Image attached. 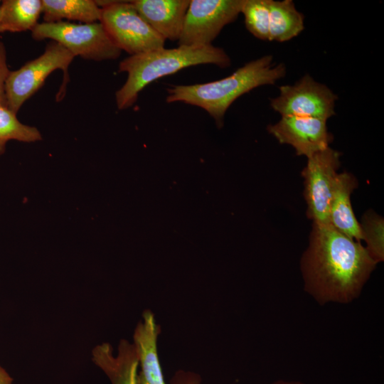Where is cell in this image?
Returning a JSON list of instances; mask_svg holds the SVG:
<instances>
[{"instance_id":"cell-18","label":"cell","mask_w":384,"mask_h":384,"mask_svg":"<svg viewBox=\"0 0 384 384\" xmlns=\"http://www.w3.org/2000/svg\"><path fill=\"white\" fill-rule=\"evenodd\" d=\"M42 139L38 128L21 123L16 113L7 107L0 106V155L4 154L6 145L11 140L32 143Z\"/></svg>"},{"instance_id":"cell-1","label":"cell","mask_w":384,"mask_h":384,"mask_svg":"<svg viewBox=\"0 0 384 384\" xmlns=\"http://www.w3.org/2000/svg\"><path fill=\"white\" fill-rule=\"evenodd\" d=\"M376 265L361 242L329 223H313L301 261L304 289L321 305L348 304L360 295Z\"/></svg>"},{"instance_id":"cell-5","label":"cell","mask_w":384,"mask_h":384,"mask_svg":"<svg viewBox=\"0 0 384 384\" xmlns=\"http://www.w3.org/2000/svg\"><path fill=\"white\" fill-rule=\"evenodd\" d=\"M31 36L37 41L51 39L64 46L75 57L80 56L87 60H114L122 52L100 22H42L31 31Z\"/></svg>"},{"instance_id":"cell-3","label":"cell","mask_w":384,"mask_h":384,"mask_svg":"<svg viewBox=\"0 0 384 384\" xmlns=\"http://www.w3.org/2000/svg\"><path fill=\"white\" fill-rule=\"evenodd\" d=\"M230 63L225 51L212 45L178 46L129 55L119 64V72L127 73V78L115 93L117 107L119 110L130 107L137 101L139 93L149 83L183 68L201 64L226 68Z\"/></svg>"},{"instance_id":"cell-20","label":"cell","mask_w":384,"mask_h":384,"mask_svg":"<svg viewBox=\"0 0 384 384\" xmlns=\"http://www.w3.org/2000/svg\"><path fill=\"white\" fill-rule=\"evenodd\" d=\"M384 221L375 213H366L360 224L362 240L370 257L378 264L384 260Z\"/></svg>"},{"instance_id":"cell-17","label":"cell","mask_w":384,"mask_h":384,"mask_svg":"<svg viewBox=\"0 0 384 384\" xmlns=\"http://www.w3.org/2000/svg\"><path fill=\"white\" fill-rule=\"evenodd\" d=\"M44 22L78 21H100L101 9L93 0H42Z\"/></svg>"},{"instance_id":"cell-12","label":"cell","mask_w":384,"mask_h":384,"mask_svg":"<svg viewBox=\"0 0 384 384\" xmlns=\"http://www.w3.org/2000/svg\"><path fill=\"white\" fill-rule=\"evenodd\" d=\"M135 9L164 39L178 41L189 0H134Z\"/></svg>"},{"instance_id":"cell-8","label":"cell","mask_w":384,"mask_h":384,"mask_svg":"<svg viewBox=\"0 0 384 384\" xmlns=\"http://www.w3.org/2000/svg\"><path fill=\"white\" fill-rule=\"evenodd\" d=\"M336 95L330 88L306 74L294 85L281 86L279 95L270 100V105L282 117L327 120L336 114Z\"/></svg>"},{"instance_id":"cell-16","label":"cell","mask_w":384,"mask_h":384,"mask_svg":"<svg viewBox=\"0 0 384 384\" xmlns=\"http://www.w3.org/2000/svg\"><path fill=\"white\" fill-rule=\"evenodd\" d=\"M0 9V33L31 31L42 14V0H4Z\"/></svg>"},{"instance_id":"cell-22","label":"cell","mask_w":384,"mask_h":384,"mask_svg":"<svg viewBox=\"0 0 384 384\" xmlns=\"http://www.w3.org/2000/svg\"><path fill=\"white\" fill-rule=\"evenodd\" d=\"M199 374L190 370H178L171 379V384H201Z\"/></svg>"},{"instance_id":"cell-21","label":"cell","mask_w":384,"mask_h":384,"mask_svg":"<svg viewBox=\"0 0 384 384\" xmlns=\"http://www.w3.org/2000/svg\"><path fill=\"white\" fill-rule=\"evenodd\" d=\"M6 62V51L3 42L0 41V106L7 107L6 97V82L9 75Z\"/></svg>"},{"instance_id":"cell-13","label":"cell","mask_w":384,"mask_h":384,"mask_svg":"<svg viewBox=\"0 0 384 384\" xmlns=\"http://www.w3.org/2000/svg\"><path fill=\"white\" fill-rule=\"evenodd\" d=\"M92 359L112 384H137L139 361L133 343L122 339L116 356L113 354L112 346L108 343H102L93 348Z\"/></svg>"},{"instance_id":"cell-6","label":"cell","mask_w":384,"mask_h":384,"mask_svg":"<svg viewBox=\"0 0 384 384\" xmlns=\"http://www.w3.org/2000/svg\"><path fill=\"white\" fill-rule=\"evenodd\" d=\"M74 58L64 46L53 41L47 44L40 56L27 62L19 69L10 71L6 82L7 107L17 114L23 103L43 86L48 75L58 69L64 73L61 93L68 78V68Z\"/></svg>"},{"instance_id":"cell-9","label":"cell","mask_w":384,"mask_h":384,"mask_svg":"<svg viewBox=\"0 0 384 384\" xmlns=\"http://www.w3.org/2000/svg\"><path fill=\"white\" fill-rule=\"evenodd\" d=\"M340 153L330 147L307 158L302 171L307 215L314 223L327 224L334 182L340 166Z\"/></svg>"},{"instance_id":"cell-4","label":"cell","mask_w":384,"mask_h":384,"mask_svg":"<svg viewBox=\"0 0 384 384\" xmlns=\"http://www.w3.org/2000/svg\"><path fill=\"white\" fill-rule=\"evenodd\" d=\"M101 9L100 22L114 44L130 55L164 48L159 35L131 1H95Z\"/></svg>"},{"instance_id":"cell-2","label":"cell","mask_w":384,"mask_h":384,"mask_svg":"<svg viewBox=\"0 0 384 384\" xmlns=\"http://www.w3.org/2000/svg\"><path fill=\"white\" fill-rule=\"evenodd\" d=\"M285 74L286 66L274 63L272 55H267L247 63L220 80L168 88L166 101L199 107L221 127L226 111L235 100L257 87L274 84Z\"/></svg>"},{"instance_id":"cell-10","label":"cell","mask_w":384,"mask_h":384,"mask_svg":"<svg viewBox=\"0 0 384 384\" xmlns=\"http://www.w3.org/2000/svg\"><path fill=\"white\" fill-rule=\"evenodd\" d=\"M267 130L280 144L291 145L298 156L307 158L329 147L333 139L326 120L313 117H282Z\"/></svg>"},{"instance_id":"cell-15","label":"cell","mask_w":384,"mask_h":384,"mask_svg":"<svg viewBox=\"0 0 384 384\" xmlns=\"http://www.w3.org/2000/svg\"><path fill=\"white\" fill-rule=\"evenodd\" d=\"M269 41L285 42L297 36L304 28V16L292 0H269Z\"/></svg>"},{"instance_id":"cell-11","label":"cell","mask_w":384,"mask_h":384,"mask_svg":"<svg viewBox=\"0 0 384 384\" xmlns=\"http://www.w3.org/2000/svg\"><path fill=\"white\" fill-rule=\"evenodd\" d=\"M161 326L156 324L154 313L146 309L133 334L140 370L137 384H166L157 351V339Z\"/></svg>"},{"instance_id":"cell-7","label":"cell","mask_w":384,"mask_h":384,"mask_svg":"<svg viewBox=\"0 0 384 384\" xmlns=\"http://www.w3.org/2000/svg\"><path fill=\"white\" fill-rule=\"evenodd\" d=\"M243 0H191L178 46L211 45L223 27L241 13Z\"/></svg>"},{"instance_id":"cell-23","label":"cell","mask_w":384,"mask_h":384,"mask_svg":"<svg viewBox=\"0 0 384 384\" xmlns=\"http://www.w3.org/2000/svg\"><path fill=\"white\" fill-rule=\"evenodd\" d=\"M13 378L9 373L0 365V384H12Z\"/></svg>"},{"instance_id":"cell-14","label":"cell","mask_w":384,"mask_h":384,"mask_svg":"<svg viewBox=\"0 0 384 384\" xmlns=\"http://www.w3.org/2000/svg\"><path fill=\"white\" fill-rule=\"evenodd\" d=\"M356 186V181L351 174H338L332 192L329 222L341 233L361 242V228L351 203V194Z\"/></svg>"},{"instance_id":"cell-24","label":"cell","mask_w":384,"mask_h":384,"mask_svg":"<svg viewBox=\"0 0 384 384\" xmlns=\"http://www.w3.org/2000/svg\"><path fill=\"white\" fill-rule=\"evenodd\" d=\"M270 384H305V383L298 381V380H277L272 382Z\"/></svg>"},{"instance_id":"cell-25","label":"cell","mask_w":384,"mask_h":384,"mask_svg":"<svg viewBox=\"0 0 384 384\" xmlns=\"http://www.w3.org/2000/svg\"><path fill=\"white\" fill-rule=\"evenodd\" d=\"M0 18H1V9H0Z\"/></svg>"},{"instance_id":"cell-19","label":"cell","mask_w":384,"mask_h":384,"mask_svg":"<svg viewBox=\"0 0 384 384\" xmlns=\"http://www.w3.org/2000/svg\"><path fill=\"white\" fill-rule=\"evenodd\" d=\"M241 13L248 31L259 39L269 41V0H243Z\"/></svg>"}]
</instances>
